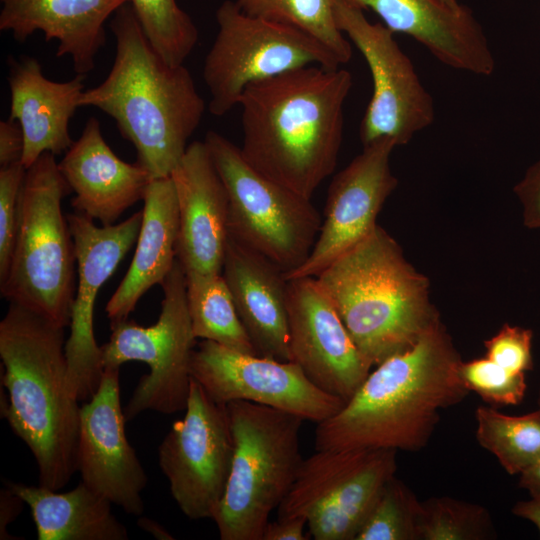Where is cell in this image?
<instances>
[{"instance_id":"d4e9b609","label":"cell","mask_w":540,"mask_h":540,"mask_svg":"<svg viewBox=\"0 0 540 540\" xmlns=\"http://www.w3.org/2000/svg\"><path fill=\"white\" fill-rule=\"evenodd\" d=\"M143 202L132 262L105 307L110 323L128 319L140 298L162 284L177 259L179 216L171 177L153 179Z\"/></svg>"},{"instance_id":"30bf717a","label":"cell","mask_w":540,"mask_h":540,"mask_svg":"<svg viewBox=\"0 0 540 540\" xmlns=\"http://www.w3.org/2000/svg\"><path fill=\"white\" fill-rule=\"evenodd\" d=\"M160 286L163 299L157 322L148 327L130 319L110 323V338L101 346L104 369L129 361L150 368L123 408L126 421L147 410L173 414L187 405L196 337L187 307L186 275L178 259Z\"/></svg>"},{"instance_id":"484cf974","label":"cell","mask_w":540,"mask_h":540,"mask_svg":"<svg viewBox=\"0 0 540 540\" xmlns=\"http://www.w3.org/2000/svg\"><path fill=\"white\" fill-rule=\"evenodd\" d=\"M30 507L38 540H126V527L111 510L112 503L80 482L58 493L44 486L5 481Z\"/></svg>"},{"instance_id":"4316f807","label":"cell","mask_w":540,"mask_h":540,"mask_svg":"<svg viewBox=\"0 0 540 540\" xmlns=\"http://www.w3.org/2000/svg\"><path fill=\"white\" fill-rule=\"evenodd\" d=\"M185 275L187 307L195 337L257 355L222 273L185 271Z\"/></svg>"},{"instance_id":"8fae6325","label":"cell","mask_w":540,"mask_h":540,"mask_svg":"<svg viewBox=\"0 0 540 540\" xmlns=\"http://www.w3.org/2000/svg\"><path fill=\"white\" fill-rule=\"evenodd\" d=\"M395 455L388 449L317 450L303 459L278 517H305L316 540H355L395 476Z\"/></svg>"},{"instance_id":"b9f144b4","label":"cell","mask_w":540,"mask_h":540,"mask_svg":"<svg viewBox=\"0 0 540 540\" xmlns=\"http://www.w3.org/2000/svg\"><path fill=\"white\" fill-rule=\"evenodd\" d=\"M138 526L144 531L153 535L157 539H160V540L174 539V537L162 525H160L157 521H154L153 519L141 517L138 520Z\"/></svg>"},{"instance_id":"ac0fdd59","label":"cell","mask_w":540,"mask_h":540,"mask_svg":"<svg viewBox=\"0 0 540 540\" xmlns=\"http://www.w3.org/2000/svg\"><path fill=\"white\" fill-rule=\"evenodd\" d=\"M119 370L105 368L96 393L80 407L77 471L87 487L140 516L148 478L126 436Z\"/></svg>"},{"instance_id":"1f68e13d","label":"cell","mask_w":540,"mask_h":540,"mask_svg":"<svg viewBox=\"0 0 540 540\" xmlns=\"http://www.w3.org/2000/svg\"><path fill=\"white\" fill-rule=\"evenodd\" d=\"M419 504L409 489L393 476L355 540L418 539L416 516Z\"/></svg>"},{"instance_id":"836d02e7","label":"cell","mask_w":540,"mask_h":540,"mask_svg":"<svg viewBox=\"0 0 540 540\" xmlns=\"http://www.w3.org/2000/svg\"><path fill=\"white\" fill-rule=\"evenodd\" d=\"M25 173L21 162L0 168V281L7 274L16 241Z\"/></svg>"},{"instance_id":"7bdbcfd3","label":"cell","mask_w":540,"mask_h":540,"mask_svg":"<svg viewBox=\"0 0 540 540\" xmlns=\"http://www.w3.org/2000/svg\"><path fill=\"white\" fill-rule=\"evenodd\" d=\"M438 1L439 3H441L442 5H444L445 7L449 8V9H452V10H455V11H459L461 9H463L465 6L459 4V2L457 0H436Z\"/></svg>"},{"instance_id":"83f0119b","label":"cell","mask_w":540,"mask_h":540,"mask_svg":"<svg viewBox=\"0 0 540 540\" xmlns=\"http://www.w3.org/2000/svg\"><path fill=\"white\" fill-rule=\"evenodd\" d=\"M476 436L511 475L521 474L540 460V411L505 415L494 408L480 406L475 413Z\"/></svg>"},{"instance_id":"f546056e","label":"cell","mask_w":540,"mask_h":540,"mask_svg":"<svg viewBox=\"0 0 540 540\" xmlns=\"http://www.w3.org/2000/svg\"><path fill=\"white\" fill-rule=\"evenodd\" d=\"M129 4L153 48L170 65H182L199 33L176 0H130Z\"/></svg>"},{"instance_id":"ab89813d","label":"cell","mask_w":540,"mask_h":540,"mask_svg":"<svg viewBox=\"0 0 540 540\" xmlns=\"http://www.w3.org/2000/svg\"><path fill=\"white\" fill-rule=\"evenodd\" d=\"M520 486L529 491L533 499L540 500V460L520 474Z\"/></svg>"},{"instance_id":"3957f363","label":"cell","mask_w":540,"mask_h":540,"mask_svg":"<svg viewBox=\"0 0 540 540\" xmlns=\"http://www.w3.org/2000/svg\"><path fill=\"white\" fill-rule=\"evenodd\" d=\"M116 53L105 80L84 90L79 106L112 117L152 179L169 177L205 111L190 71L153 48L129 3L112 16Z\"/></svg>"},{"instance_id":"74e56055","label":"cell","mask_w":540,"mask_h":540,"mask_svg":"<svg viewBox=\"0 0 540 540\" xmlns=\"http://www.w3.org/2000/svg\"><path fill=\"white\" fill-rule=\"evenodd\" d=\"M307 524L303 516L278 517L268 522L262 540H307L310 538L304 533Z\"/></svg>"},{"instance_id":"f35d334b","label":"cell","mask_w":540,"mask_h":540,"mask_svg":"<svg viewBox=\"0 0 540 540\" xmlns=\"http://www.w3.org/2000/svg\"><path fill=\"white\" fill-rule=\"evenodd\" d=\"M25 502L20 496L5 485L0 491V539L13 540L20 539L13 537L7 532V526L15 521L21 513Z\"/></svg>"},{"instance_id":"d6a6232c","label":"cell","mask_w":540,"mask_h":540,"mask_svg":"<svg viewBox=\"0 0 540 540\" xmlns=\"http://www.w3.org/2000/svg\"><path fill=\"white\" fill-rule=\"evenodd\" d=\"M460 377L469 391L492 404H518L524 397V373H513L487 357L461 361Z\"/></svg>"},{"instance_id":"277c9868","label":"cell","mask_w":540,"mask_h":540,"mask_svg":"<svg viewBox=\"0 0 540 540\" xmlns=\"http://www.w3.org/2000/svg\"><path fill=\"white\" fill-rule=\"evenodd\" d=\"M65 328L16 303L0 322L5 415L31 450L39 485L58 491L77 471L80 407L68 375Z\"/></svg>"},{"instance_id":"7402d4cb","label":"cell","mask_w":540,"mask_h":540,"mask_svg":"<svg viewBox=\"0 0 540 540\" xmlns=\"http://www.w3.org/2000/svg\"><path fill=\"white\" fill-rule=\"evenodd\" d=\"M222 276L257 355L290 361L284 272L229 235Z\"/></svg>"},{"instance_id":"4dcf8cb0","label":"cell","mask_w":540,"mask_h":540,"mask_svg":"<svg viewBox=\"0 0 540 540\" xmlns=\"http://www.w3.org/2000/svg\"><path fill=\"white\" fill-rule=\"evenodd\" d=\"M418 539H483L490 530L484 509L450 498H435L420 503L416 516Z\"/></svg>"},{"instance_id":"60d3db41","label":"cell","mask_w":540,"mask_h":540,"mask_svg":"<svg viewBox=\"0 0 540 540\" xmlns=\"http://www.w3.org/2000/svg\"><path fill=\"white\" fill-rule=\"evenodd\" d=\"M513 513L533 522L540 532V500L531 499L515 505Z\"/></svg>"},{"instance_id":"52a82bcc","label":"cell","mask_w":540,"mask_h":540,"mask_svg":"<svg viewBox=\"0 0 540 540\" xmlns=\"http://www.w3.org/2000/svg\"><path fill=\"white\" fill-rule=\"evenodd\" d=\"M234 453L213 519L221 540H262L270 514L290 490L303 461L295 414L248 401L226 404Z\"/></svg>"},{"instance_id":"e0dca14e","label":"cell","mask_w":540,"mask_h":540,"mask_svg":"<svg viewBox=\"0 0 540 540\" xmlns=\"http://www.w3.org/2000/svg\"><path fill=\"white\" fill-rule=\"evenodd\" d=\"M290 361L323 391L345 402L372 364L361 354L315 277L288 280Z\"/></svg>"},{"instance_id":"9a60e30c","label":"cell","mask_w":540,"mask_h":540,"mask_svg":"<svg viewBox=\"0 0 540 540\" xmlns=\"http://www.w3.org/2000/svg\"><path fill=\"white\" fill-rule=\"evenodd\" d=\"M67 220L74 241L78 278L65 354L72 391L79 402H86L96 393L104 372L101 347L94 336L96 297L135 245L142 210L121 223L101 227L77 212L67 215Z\"/></svg>"},{"instance_id":"d6986e66","label":"cell","mask_w":540,"mask_h":540,"mask_svg":"<svg viewBox=\"0 0 540 540\" xmlns=\"http://www.w3.org/2000/svg\"><path fill=\"white\" fill-rule=\"evenodd\" d=\"M170 177L178 205V261L184 271L221 274L229 238V202L204 141L188 145Z\"/></svg>"},{"instance_id":"2e32d148","label":"cell","mask_w":540,"mask_h":540,"mask_svg":"<svg viewBox=\"0 0 540 540\" xmlns=\"http://www.w3.org/2000/svg\"><path fill=\"white\" fill-rule=\"evenodd\" d=\"M328 189L324 220L306 261L284 275L287 280L316 277L337 258L365 239L377 226L386 199L398 185L390 167L396 144L381 139L363 146Z\"/></svg>"},{"instance_id":"ee69618b","label":"cell","mask_w":540,"mask_h":540,"mask_svg":"<svg viewBox=\"0 0 540 540\" xmlns=\"http://www.w3.org/2000/svg\"><path fill=\"white\" fill-rule=\"evenodd\" d=\"M538 405H539V411H540V393H539V398H538Z\"/></svg>"},{"instance_id":"7c38bea8","label":"cell","mask_w":540,"mask_h":540,"mask_svg":"<svg viewBox=\"0 0 540 540\" xmlns=\"http://www.w3.org/2000/svg\"><path fill=\"white\" fill-rule=\"evenodd\" d=\"M184 411L158 448L159 465L182 513L213 520L232 466L230 418L226 404L215 402L192 377Z\"/></svg>"},{"instance_id":"5bb4252c","label":"cell","mask_w":540,"mask_h":540,"mask_svg":"<svg viewBox=\"0 0 540 540\" xmlns=\"http://www.w3.org/2000/svg\"><path fill=\"white\" fill-rule=\"evenodd\" d=\"M194 378L217 403L248 401L319 423L346 403L313 384L298 365L203 340L190 362Z\"/></svg>"},{"instance_id":"ffe728a7","label":"cell","mask_w":540,"mask_h":540,"mask_svg":"<svg viewBox=\"0 0 540 540\" xmlns=\"http://www.w3.org/2000/svg\"><path fill=\"white\" fill-rule=\"evenodd\" d=\"M58 168L75 194L71 201L75 211L103 226L115 224L123 212L143 200L153 180L137 162L127 163L112 151L95 117L86 121Z\"/></svg>"},{"instance_id":"5b68a950","label":"cell","mask_w":540,"mask_h":540,"mask_svg":"<svg viewBox=\"0 0 540 540\" xmlns=\"http://www.w3.org/2000/svg\"><path fill=\"white\" fill-rule=\"evenodd\" d=\"M315 278L372 366L412 347L440 320L428 278L379 225Z\"/></svg>"},{"instance_id":"cb8c5ba5","label":"cell","mask_w":540,"mask_h":540,"mask_svg":"<svg viewBox=\"0 0 540 540\" xmlns=\"http://www.w3.org/2000/svg\"><path fill=\"white\" fill-rule=\"evenodd\" d=\"M10 116L21 126L24 137L22 164L29 168L43 153L67 151L74 141L70 119L79 108L86 75L66 82L49 80L37 59L22 56L9 60Z\"/></svg>"},{"instance_id":"f1b7e54d","label":"cell","mask_w":540,"mask_h":540,"mask_svg":"<svg viewBox=\"0 0 540 540\" xmlns=\"http://www.w3.org/2000/svg\"><path fill=\"white\" fill-rule=\"evenodd\" d=\"M335 0H236L251 16L304 31L320 41L341 62H349L352 48L334 16Z\"/></svg>"},{"instance_id":"7a4b0ae2","label":"cell","mask_w":540,"mask_h":540,"mask_svg":"<svg viewBox=\"0 0 540 540\" xmlns=\"http://www.w3.org/2000/svg\"><path fill=\"white\" fill-rule=\"evenodd\" d=\"M461 361L437 321L412 347L376 365L336 414L317 423L316 450L423 448L440 410L469 392L460 377Z\"/></svg>"},{"instance_id":"8992f818","label":"cell","mask_w":540,"mask_h":540,"mask_svg":"<svg viewBox=\"0 0 540 540\" xmlns=\"http://www.w3.org/2000/svg\"><path fill=\"white\" fill-rule=\"evenodd\" d=\"M71 191L55 155L26 169L16 241L2 297L69 327L75 295V247L62 200Z\"/></svg>"},{"instance_id":"d590c367","label":"cell","mask_w":540,"mask_h":540,"mask_svg":"<svg viewBox=\"0 0 540 540\" xmlns=\"http://www.w3.org/2000/svg\"><path fill=\"white\" fill-rule=\"evenodd\" d=\"M514 192L523 205L524 224L540 228V160L527 170Z\"/></svg>"},{"instance_id":"44dd1931","label":"cell","mask_w":540,"mask_h":540,"mask_svg":"<svg viewBox=\"0 0 540 540\" xmlns=\"http://www.w3.org/2000/svg\"><path fill=\"white\" fill-rule=\"evenodd\" d=\"M370 9L389 30L406 34L425 46L443 64L489 76L495 59L471 11L449 9L436 0H342Z\"/></svg>"},{"instance_id":"4fadbf2b","label":"cell","mask_w":540,"mask_h":540,"mask_svg":"<svg viewBox=\"0 0 540 540\" xmlns=\"http://www.w3.org/2000/svg\"><path fill=\"white\" fill-rule=\"evenodd\" d=\"M334 16L371 72L373 93L359 128L363 146L381 139H390L396 146L407 144L433 123L432 96L385 25L371 23L362 9L342 0H335Z\"/></svg>"},{"instance_id":"e575fe53","label":"cell","mask_w":540,"mask_h":540,"mask_svg":"<svg viewBox=\"0 0 540 540\" xmlns=\"http://www.w3.org/2000/svg\"><path fill=\"white\" fill-rule=\"evenodd\" d=\"M531 342V330L504 324L484 342L485 357L513 373L525 374L533 366Z\"/></svg>"},{"instance_id":"603a6c76","label":"cell","mask_w":540,"mask_h":540,"mask_svg":"<svg viewBox=\"0 0 540 540\" xmlns=\"http://www.w3.org/2000/svg\"><path fill=\"white\" fill-rule=\"evenodd\" d=\"M130 0H0V30L24 42L40 31L56 40L57 57L70 56L77 74L95 68L105 23Z\"/></svg>"},{"instance_id":"9c48e42d","label":"cell","mask_w":540,"mask_h":540,"mask_svg":"<svg viewBox=\"0 0 540 540\" xmlns=\"http://www.w3.org/2000/svg\"><path fill=\"white\" fill-rule=\"evenodd\" d=\"M218 32L203 65L209 112L221 117L239 105L248 85L309 65L342 64L320 41L295 27L244 13L236 1L216 11Z\"/></svg>"},{"instance_id":"8d00e7d4","label":"cell","mask_w":540,"mask_h":540,"mask_svg":"<svg viewBox=\"0 0 540 540\" xmlns=\"http://www.w3.org/2000/svg\"><path fill=\"white\" fill-rule=\"evenodd\" d=\"M24 137L17 120L8 118L0 122V168L21 162ZM22 163V162H21Z\"/></svg>"},{"instance_id":"6da1fadb","label":"cell","mask_w":540,"mask_h":540,"mask_svg":"<svg viewBox=\"0 0 540 540\" xmlns=\"http://www.w3.org/2000/svg\"><path fill=\"white\" fill-rule=\"evenodd\" d=\"M352 75L309 65L251 83L239 105L243 158L256 171L311 199L335 169Z\"/></svg>"},{"instance_id":"ba28073f","label":"cell","mask_w":540,"mask_h":540,"mask_svg":"<svg viewBox=\"0 0 540 540\" xmlns=\"http://www.w3.org/2000/svg\"><path fill=\"white\" fill-rule=\"evenodd\" d=\"M229 202V235L268 258L284 275L308 258L322 220L306 198L251 167L240 147L209 131L204 140Z\"/></svg>"}]
</instances>
